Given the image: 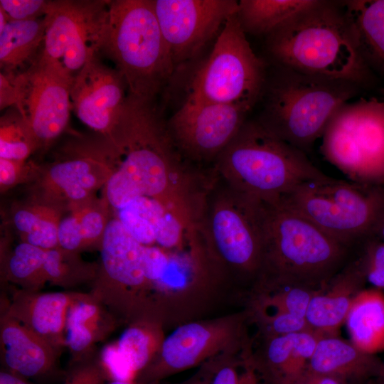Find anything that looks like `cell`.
<instances>
[{
	"mask_svg": "<svg viewBox=\"0 0 384 384\" xmlns=\"http://www.w3.org/2000/svg\"><path fill=\"white\" fill-rule=\"evenodd\" d=\"M90 150L112 167L105 200L119 210L140 197L195 209L206 178L187 164L175 148L155 100L128 95L112 129Z\"/></svg>",
	"mask_w": 384,
	"mask_h": 384,
	"instance_id": "1",
	"label": "cell"
},
{
	"mask_svg": "<svg viewBox=\"0 0 384 384\" xmlns=\"http://www.w3.org/2000/svg\"><path fill=\"white\" fill-rule=\"evenodd\" d=\"M277 65L361 86L368 68L359 50L343 1L314 0L267 36Z\"/></svg>",
	"mask_w": 384,
	"mask_h": 384,
	"instance_id": "2",
	"label": "cell"
},
{
	"mask_svg": "<svg viewBox=\"0 0 384 384\" xmlns=\"http://www.w3.org/2000/svg\"><path fill=\"white\" fill-rule=\"evenodd\" d=\"M354 249L285 207L264 202L262 265L253 288L320 289L346 265Z\"/></svg>",
	"mask_w": 384,
	"mask_h": 384,
	"instance_id": "3",
	"label": "cell"
},
{
	"mask_svg": "<svg viewBox=\"0 0 384 384\" xmlns=\"http://www.w3.org/2000/svg\"><path fill=\"white\" fill-rule=\"evenodd\" d=\"M264 202L245 194L215 174L204 193L198 226L208 255L224 280L250 285L260 275Z\"/></svg>",
	"mask_w": 384,
	"mask_h": 384,
	"instance_id": "4",
	"label": "cell"
},
{
	"mask_svg": "<svg viewBox=\"0 0 384 384\" xmlns=\"http://www.w3.org/2000/svg\"><path fill=\"white\" fill-rule=\"evenodd\" d=\"M214 174L235 189L274 203L295 186L326 179L306 154L282 140L257 120L246 121L215 161Z\"/></svg>",
	"mask_w": 384,
	"mask_h": 384,
	"instance_id": "5",
	"label": "cell"
},
{
	"mask_svg": "<svg viewBox=\"0 0 384 384\" xmlns=\"http://www.w3.org/2000/svg\"><path fill=\"white\" fill-rule=\"evenodd\" d=\"M278 67L267 87L264 85V108L257 120L306 154L322 137L335 112L357 95L360 85Z\"/></svg>",
	"mask_w": 384,
	"mask_h": 384,
	"instance_id": "6",
	"label": "cell"
},
{
	"mask_svg": "<svg viewBox=\"0 0 384 384\" xmlns=\"http://www.w3.org/2000/svg\"><path fill=\"white\" fill-rule=\"evenodd\" d=\"M101 52L138 98L155 100L174 73L153 0L110 1Z\"/></svg>",
	"mask_w": 384,
	"mask_h": 384,
	"instance_id": "7",
	"label": "cell"
},
{
	"mask_svg": "<svg viewBox=\"0 0 384 384\" xmlns=\"http://www.w3.org/2000/svg\"><path fill=\"white\" fill-rule=\"evenodd\" d=\"M274 203L309 220L339 242L356 248L373 236L384 216V188L329 177L304 181Z\"/></svg>",
	"mask_w": 384,
	"mask_h": 384,
	"instance_id": "8",
	"label": "cell"
},
{
	"mask_svg": "<svg viewBox=\"0 0 384 384\" xmlns=\"http://www.w3.org/2000/svg\"><path fill=\"white\" fill-rule=\"evenodd\" d=\"M265 80V63L252 50L236 13L225 23L209 56L193 75L187 98L250 110Z\"/></svg>",
	"mask_w": 384,
	"mask_h": 384,
	"instance_id": "9",
	"label": "cell"
},
{
	"mask_svg": "<svg viewBox=\"0 0 384 384\" xmlns=\"http://www.w3.org/2000/svg\"><path fill=\"white\" fill-rule=\"evenodd\" d=\"M100 265L90 292L120 322L157 320L144 274V247L116 218L109 220L101 241Z\"/></svg>",
	"mask_w": 384,
	"mask_h": 384,
	"instance_id": "10",
	"label": "cell"
},
{
	"mask_svg": "<svg viewBox=\"0 0 384 384\" xmlns=\"http://www.w3.org/2000/svg\"><path fill=\"white\" fill-rule=\"evenodd\" d=\"M326 159L357 183L384 178V102L359 99L343 105L322 135Z\"/></svg>",
	"mask_w": 384,
	"mask_h": 384,
	"instance_id": "11",
	"label": "cell"
},
{
	"mask_svg": "<svg viewBox=\"0 0 384 384\" xmlns=\"http://www.w3.org/2000/svg\"><path fill=\"white\" fill-rule=\"evenodd\" d=\"M247 319L245 311L178 325L137 380L160 383L217 357L243 353L250 348L245 324Z\"/></svg>",
	"mask_w": 384,
	"mask_h": 384,
	"instance_id": "12",
	"label": "cell"
},
{
	"mask_svg": "<svg viewBox=\"0 0 384 384\" xmlns=\"http://www.w3.org/2000/svg\"><path fill=\"white\" fill-rule=\"evenodd\" d=\"M110 1H49L39 60L73 80L101 52Z\"/></svg>",
	"mask_w": 384,
	"mask_h": 384,
	"instance_id": "13",
	"label": "cell"
},
{
	"mask_svg": "<svg viewBox=\"0 0 384 384\" xmlns=\"http://www.w3.org/2000/svg\"><path fill=\"white\" fill-rule=\"evenodd\" d=\"M249 111L240 105L187 98L166 127L183 160L196 171L209 174L247 121Z\"/></svg>",
	"mask_w": 384,
	"mask_h": 384,
	"instance_id": "14",
	"label": "cell"
},
{
	"mask_svg": "<svg viewBox=\"0 0 384 384\" xmlns=\"http://www.w3.org/2000/svg\"><path fill=\"white\" fill-rule=\"evenodd\" d=\"M6 74L13 85L11 107L21 114L38 148L49 146L68 124L73 80L39 59L21 73Z\"/></svg>",
	"mask_w": 384,
	"mask_h": 384,
	"instance_id": "15",
	"label": "cell"
},
{
	"mask_svg": "<svg viewBox=\"0 0 384 384\" xmlns=\"http://www.w3.org/2000/svg\"><path fill=\"white\" fill-rule=\"evenodd\" d=\"M174 72L193 59L238 11L234 0H153Z\"/></svg>",
	"mask_w": 384,
	"mask_h": 384,
	"instance_id": "16",
	"label": "cell"
},
{
	"mask_svg": "<svg viewBox=\"0 0 384 384\" xmlns=\"http://www.w3.org/2000/svg\"><path fill=\"white\" fill-rule=\"evenodd\" d=\"M127 96L120 73L105 65L98 55L85 65L70 87L72 110L83 124L101 134L111 129Z\"/></svg>",
	"mask_w": 384,
	"mask_h": 384,
	"instance_id": "17",
	"label": "cell"
},
{
	"mask_svg": "<svg viewBox=\"0 0 384 384\" xmlns=\"http://www.w3.org/2000/svg\"><path fill=\"white\" fill-rule=\"evenodd\" d=\"M90 295V292H42L18 289L3 307L1 314L23 323L61 351L65 347L66 321L70 309Z\"/></svg>",
	"mask_w": 384,
	"mask_h": 384,
	"instance_id": "18",
	"label": "cell"
},
{
	"mask_svg": "<svg viewBox=\"0 0 384 384\" xmlns=\"http://www.w3.org/2000/svg\"><path fill=\"white\" fill-rule=\"evenodd\" d=\"M112 167L102 158L80 149L75 156L50 165L43 171L40 186L43 199L71 207L92 199L93 193L106 184Z\"/></svg>",
	"mask_w": 384,
	"mask_h": 384,
	"instance_id": "19",
	"label": "cell"
},
{
	"mask_svg": "<svg viewBox=\"0 0 384 384\" xmlns=\"http://www.w3.org/2000/svg\"><path fill=\"white\" fill-rule=\"evenodd\" d=\"M0 356L3 369L24 378H46L58 372L60 351L23 323L1 314Z\"/></svg>",
	"mask_w": 384,
	"mask_h": 384,
	"instance_id": "20",
	"label": "cell"
},
{
	"mask_svg": "<svg viewBox=\"0 0 384 384\" xmlns=\"http://www.w3.org/2000/svg\"><path fill=\"white\" fill-rule=\"evenodd\" d=\"M353 254L346 265L312 297L305 316L312 330L336 335L345 323L355 297L363 289L366 279L361 255Z\"/></svg>",
	"mask_w": 384,
	"mask_h": 384,
	"instance_id": "21",
	"label": "cell"
},
{
	"mask_svg": "<svg viewBox=\"0 0 384 384\" xmlns=\"http://www.w3.org/2000/svg\"><path fill=\"white\" fill-rule=\"evenodd\" d=\"M383 362L336 335L319 340L306 370L334 377L343 384H372L380 375Z\"/></svg>",
	"mask_w": 384,
	"mask_h": 384,
	"instance_id": "22",
	"label": "cell"
},
{
	"mask_svg": "<svg viewBox=\"0 0 384 384\" xmlns=\"http://www.w3.org/2000/svg\"><path fill=\"white\" fill-rule=\"evenodd\" d=\"M119 323L91 293L89 297L73 305L65 327V348L70 353V363L95 356L97 343L105 340Z\"/></svg>",
	"mask_w": 384,
	"mask_h": 384,
	"instance_id": "23",
	"label": "cell"
},
{
	"mask_svg": "<svg viewBox=\"0 0 384 384\" xmlns=\"http://www.w3.org/2000/svg\"><path fill=\"white\" fill-rule=\"evenodd\" d=\"M46 32L45 16L23 21H9L0 31L1 72L16 75L41 57Z\"/></svg>",
	"mask_w": 384,
	"mask_h": 384,
	"instance_id": "24",
	"label": "cell"
},
{
	"mask_svg": "<svg viewBox=\"0 0 384 384\" xmlns=\"http://www.w3.org/2000/svg\"><path fill=\"white\" fill-rule=\"evenodd\" d=\"M351 341L363 351L375 354L384 350V294L363 289L355 297L345 323Z\"/></svg>",
	"mask_w": 384,
	"mask_h": 384,
	"instance_id": "25",
	"label": "cell"
},
{
	"mask_svg": "<svg viewBox=\"0 0 384 384\" xmlns=\"http://www.w3.org/2000/svg\"><path fill=\"white\" fill-rule=\"evenodd\" d=\"M343 4L366 65L384 70V0Z\"/></svg>",
	"mask_w": 384,
	"mask_h": 384,
	"instance_id": "26",
	"label": "cell"
},
{
	"mask_svg": "<svg viewBox=\"0 0 384 384\" xmlns=\"http://www.w3.org/2000/svg\"><path fill=\"white\" fill-rule=\"evenodd\" d=\"M70 209L58 225V246L79 253L94 245L100 247L109 221L105 205L91 199Z\"/></svg>",
	"mask_w": 384,
	"mask_h": 384,
	"instance_id": "27",
	"label": "cell"
},
{
	"mask_svg": "<svg viewBox=\"0 0 384 384\" xmlns=\"http://www.w3.org/2000/svg\"><path fill=\"white\" fill-rule=\"evenodd\" d=\"M60 205L41 198L16 208L12 223L21 242L45 250L58 247Z\"/></svg>",
	"mask_w": 384,
	"mask_h": 384,
	"instance_id": "28",
	"label": "cell"
},
{
	"mask_svg": "<svg viewBox=\"0 0 384 384\" xmlns=\"http://www.w3.org/2000/svg\"><path fill=\"white\" fill-rule=\"evenodd\" d=\"M314 0H240L237 16L245 33L266 37Z\"/></svg>",
	"mask_w": 384,
	"mask_h": 384,
	"instance_id": "29",
	"label": "cell"
},
{
	"mask_svg": "<svg viewBox=\"0 0 384 384\" xmlns=\"http://www.w3.org/2000/svg\"><path fill=\"white\" fill-rule=\"evenodd\" d=\"M164 328V325L156 320H137L127 324L117 340L137 378L159 352L166 338Z\"/></svg>",
	"mask_w": 384,
	"mask_h": 384,
	"instance_id": "30",
	"label": "cell"
},
{
	"mask_svg": "<svg viewBox=\"0 0 384 384\" xmlns=\"http://www.w3.org/2000/svg\"><path fill=\"white\" fill-rule=\"evenodd\" d=\"M46 250L21 242L6 257L3 275L6 281L29 291H40L47 283L44 273Z\"/></svg>",
	"mask_w": 384,
	"mask_h": 384,
	"instance_id": "31",
	"label": "cell"
},
{
	"mask_svg": "<svg viewBox=\"0 0 384 384\" xmlns=\"http://www.w3.org/2000/svg\"><path fill=\"white\" fill-rule=\"evenodd\" d=\"M44 273L47 282L63 288H71L95 279L98 265L82 259L79 252L59 246L46 250Z\"/></svg>",
	"mask_w": 384,
	"mask_h": 384,
	"instance_id": "32",
	"label": "cell"
},
{
	"mask_svg": "<svg viewBox=\"0 0 384 384\" xmlns=\"http://www.w3.org/2000/svg\"><path fill=\"white\" fill-rule=\"evenodd\" d=\"M37 149V141L21 114L9 107L0 120V158L26 161Z\"/></svg>",
	"mask_w": 384,
	"mask_h": 384,
	"instance_id": "33",
	"label": "cell"
},
{
	"mask_svg": "<svg viewBox=\"0 0 384 384\" xmlns=\"http://www.w3.org/2000/svg\"><path fill=\"white\" fill-rule=\"evenodd\" d=\"M316 291L294 286L255 290L252 291L255 296L251 302L267 309L305 318L310 301Z\"/></svg>",
	"mask_w": 384,
	"mask_h": 384,
	"instance_id": "34",
	"label": "cell"
},
{
	"mask_svg": "<svg viewBox=\"0 0 384 384\" xmlns=\"http://www.w3.org/2000/svg\"><path fill=\"white\" fill-rule=\"evenodd\" d=\"M247 312L248 318L257 324L262 338L312 330L305 318L284 311L271 312L252 302Z\"/></svg>",
	"mask_w": 384,
	"mask_h": 384,
	"instance_id": "35",
	"label": "cell"
},
{
	"mask_svg": "<svg viewBox=\"0 0 384 384\" xmlns=\"http://www.w3.org/2000/svg\"><path fill=\"white\" fill-rule=\"evenodd\" d=\"M364 275L373 288L384 290V242L371 236L361 244Z\"/></svg>",
	"mask_w": 384,
	"mask_h": 384,
	"instance_id": "36",
	"label": "cell"
},
{
	"mask_svg": "<svg viewBox=\"0 0 384 384\" xmlns=\"http://www.w3.org/2000/svg\"><path fill=\"white\" fill-rule=\"evenodd\" d=\"M97 358L107 382L137 379L136 373L122 354L117 341L105 345Z\"/></svg>",
	"mask_w": 384,
	"mask_h": 384,
	"instance_id": "37",
	"label": "cell"
},
{
	"mask_svg": "<svg viewBox=\"0 0 384 384\" xmlns=\"http://www.w3.org/2000/svg\"><path fill=\"white\" fill-rule=\"evenodd\" d=\"M107 381L97 358L70 363L63 384H105Z\"/></svg>",
	"mask_w": 384,
	"mask_h": 384,
	"instance_id": "38",
	"label": "cell"
},
{
	"mask_svg": "<svg viewBox=\"0 0 384 384\" xmlns=\"http://www.w3.org/2000/svg\"><path fill=\"white\" fill-rule=\"evenodd\" d=\"M48 2L44 0H0V9L8 21H23L44 16Z\"/></svg>",
	"mask_w": 384,
	"mask_h": 384,
	"instance_id": "39",
	"label": "cell"
},
{
	"mask_svg": "<svg viewBox=\"0 0 384 384\" xmlns=\"http://www.w3.org/2000/svg\"><path fill=\"white\" fill-rule=\"evenodd\" d=\"M36 168L26 161H14L0 158L1 191L7 189L25 181Z\"/></svg>",
	"mask_w": 384,
	"mask_h": 384,
	"instance_id": "40",
	"label": "cell"
},
{
	"mask_svg": "<svg viewBox=\"0 0 384 384\" xmlns=\"http://www.w3.org/2000/svg\"><path fill=\"white\" fill-rule=\"evenodd\" d=\"M234 356H223L214 371L210 384H240V374Z\"/></svg>",
	"mask_w": 384,
	"mask_h": 384,
	"instance_id": "41",
	"label": "cell"
},
{
	"mask_svg": "<svg viewBox=\"0 0 384 384\" xmlns=\"http://www.w3.org/2000/svg\"><path fill=\"white\" fill-rule=\"evenodd\" d=\"M224 356L210 360L203 365L192 377L185 381L174 384H210L212 378L218 363Z\"/></svg>",
	"mask_w": 384,
	"mask_h": 384,
	"instance_id": "42",
	"label": "cell"
},
{
	"mask_svg": "<svg viewBox=\"0 0 384 384\" xmlns=\"http://www.w3.org/2000/svg\"><path fill=\"white\" fill-rule=\"evenodd\" d=\"M243 371L240 373V384H260L257 373L246 356L242 358Z\"/></svg>",
	"mask_w": 384,
	"mask_h": 384,
	"instance_id": "43",
	"label": "cell"
},
{
	"mask_svg": "<svg viewBox=\"0 0 384 384\" xmlns=\"http://www.w3.org/2000/svg\"><path fill=\"white\" fill-rule=\"evenodd\" d=\"M0 384H33L28 379L1 368L0 371Z\"/></svg>",
	"mask_w": 384,
	"mask_h": 384,
	"instance_id": "44",
	"label": "cell"
},
{
	"mask_svg": "<svg viewBox=\"0 0 384 384\" xmlns=\"http://www.w3.org/2000/svg\"><path fill=\"white\" fill-rule=\"evenodd\" d=\"M309 373L311 375V384H343L334 377Z\"/></svg>",
	"mask_w": 384,
	"mask_h": 384,
	"instance_id": "45",
	"label": "cell"
},
{
	"mask_svg": "<svg viewBox=\"0 0 384 384\" xmlns=\"http://www.w3.org/2000/svg\"><path fill=\"white\" fill-rule=\"evenodd\" d=\"M373 236L384 242V216L376 227Z\"/></svg>",
	"mask_w": 384,
	"mask_h": 384,
	"instance_id": "46",
	"label": "cell"
},
{
	"mask_svg": "<svg viewBox=\"0 0 384 384\" xmlns=\"http://www.w3.org/2000/svg\"><path fill=\"white\" fill-rule=\"evenodd\" d=\"M107 384H159V382L144 383L137 380H111Z\"/></svg>",
	"mask_w": 384,
	"mask_h": 384,
	"instance_id": "47",
	"label": "cell"
},
{
	"mask_svg": "<svg viewBox=\"0 0 384 384\" xmlns=\"http://www.w3.org/2000/svg\"><path fill=\"white\" fill-rule=\"evenodd\" d=\"M8 21H9L7 19L6 14H4L3 10L0 9V31H1L4 29V28L8 23Z\"/></svg>",
	"mask_w": 384,
	"mask_h": 384,
	"instance_id": "48",
	"label": "cell"
},
{
	"mask_svg": "<svg viewBox=\"0 0 384 384\" xmlns=\"http://www.w3.org/2000/svg\"><path fill=\"white\" fill-rule=\"evenodd\" d=\"M375 384H384V362L383 364V368L381 369L380 375L375 380Z\"/></svg>",
	"mask_w": 384,
	"mask_h": 384,
	"instance_id": "49",
	"label": "cell"
},
{
	"mask_svg": "<svg viewBox=\"0 0 384 384\" xmlns=\"http://www.w3.org/2000/svg\"><path fill=\"white\" fill-rule=\"evenodd\" d=\"M373 384H375V383H373Z\"/></svg>",
	"mask_w": 384,
	"mask_h": 384,
	"instance_id": "50",
	"label": "cell"
}]
</instances>
